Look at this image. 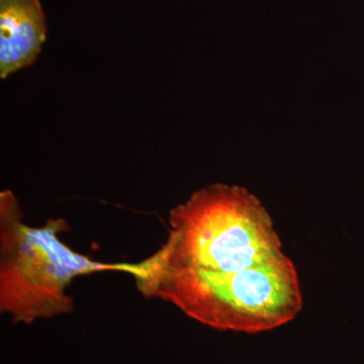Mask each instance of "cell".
I'll return each instance as SVG.
<instances>
[{
    "mask_svg": "<svg viewBox=\"0 0 364 364\" xmlns=\"http://www.w3.org/2000/svg\"><path fill=\"white\" fill-rule=\"evenodd\" d=\"M68 230L64 219L28 226L14 193H0V312L14 323L70 314L74 301L66 291L81 275L136 272V263L98 262L72 250L60 239Z\"/></svg>",
    "mask_w": 364,
    "mask_h": 364,
    "instance_id": "3957f363",
    "label": "cell"
},
{
    "mask_svg": "<svg viewBox=\"0 0 364 364\" xmlns=\"http://www.w3.org/2000/svg\"><path fill=\"white\" fill-rule=\"evenodd\" d=\"M39 0H0V76L33 65L46 41Z\"/></svg>",
    "mask_w": 364,
    "mask_h": 364,
    "instance_id": "277c9868",
    "label": "cell"
},
{
    "mask_svg": "<svg viewBox=\"0 0 364 364\" xmlns=\"http://www.w3.org/2000/svg\"><path fill=\"white\" fill-rule=\"evenodd\" d=\"M169 235L136 274L241 272L284 255L269 214L244 188L213 184L170 212Z\"/></svg>",
    "mask_w": 364,
    "mask_h": 364,
    "instance_id": "6da1fadb",
    "label": "cell"
},
{
    "mask_svg": "<svg viewBox=\"0 0 364 364\" xmlns=\"http://www.w3.org/2000/svg\"><path fill=\"white\" fill-rule=\"evenodd\" d=\"M135 280L146 298L168 301L222 331H270L291 322L303 308L298 272L286 254L241 272L163 273Z\"/></svg>",
    "mask_w": 364,
    "mask_h": 364,
    "instance_id": "7a4b0ae2",
    "label": "cell"
}]
</instances>
